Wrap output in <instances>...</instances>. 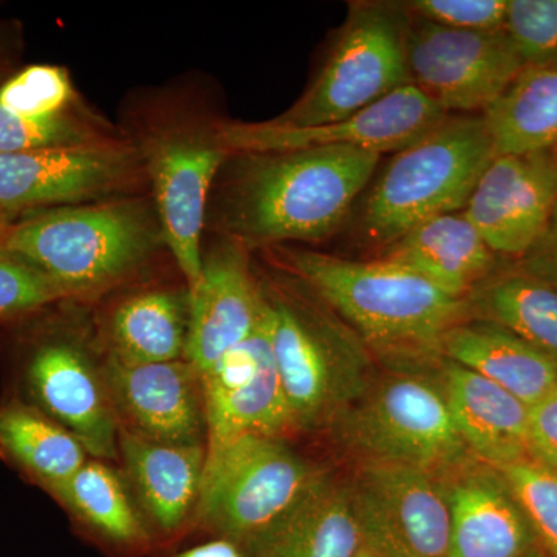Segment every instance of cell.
<instances>
[{
    "mask_svg": "<svg viewBox=\"0 0 557 557\" xmlns=\"http://www.w3.org/2000/svg\"><path fill=\"white\" fill-rule=\"evenodd\" d=\"M233 157L219 219L228 239L247 248L335 233L383 156L329 146Z\"/></svg>",
    "mask_w": 557,
    "mask_h": 557,
    "instance_id": "cell-1",
    "label": "cell"
},
{
    "mask_svg": "<svg viewBox=\"0 0 557 557\" xmlns=\"http://www.w3.org/2000/svg\"><path fill=\"white\" fill-rule=\"evenodd\" d=\"M287 270L358 333L386 354L438 351L440 341L467 321L469 299H458L413 271L387 260H350L278 249Z\"/></svg>",
    "mask_w": 557,
    "mask_h": 557,
    "instance_id": "cell-2",
    "label": "cell"
},
{
    "mask_svg": "<svg viewBox=\"0 0 557 557\" xmlns=\"http://www.w3.org/2000/svg\"><path fill=\"white\" fill-rule=\"evenodd\" d=\"M0 245L38 267L70 299L115 287L166 247L156 205L135 197L47 209L11 223Z\"/></svg>",
    "mask_w": 557,
    "mask_h": 557,
    "instance_id": "cell-3",
    "label": "cell"
},
{
    "mask_svg": "<svg viewBox=\"0 0 557 557\" xmlns=\"http://www.w3.org/2000/svg\"><path fill=\"white\" fill-rule=\"evenodd\" d=\"M496 156L482 116H448L387 161L362 208V236L387 248L428 220L463 211Z\"/></svg>",
    "mask_w": 557,
    "mask_h": 557,
    "instance_id": "cell-4",
    "label": "cell"
},
{
    "mask_svg": "<svg viewBox=\"0 0 557 557\" xmlns=\"http://www.w3.org/2000/svg\"><path fill=\"white\" fill-rule=\"evenodd\" d=\"M293 431L335 423L372 386L368 344L332 309L260 288Z\"/></svg>",
    "mask_w": 557,
    "mask_h": 557,
    "instance_id": "cell-5",
    "label": "cell"
},
{
    "mask_svg": "<svg viewBox=\"0 0 557 557\" xmlns=\"http://www.w3.org/2000/svg\"><path fill=\"white\" fill-rule=\"evenodd\" d=\"M324 475L284 438L244 435L207 450L197 516L212 533L247 547L298 507Z\"/></svg>",
    "mask_w": 557,
    "mask_h": 557,
    "instance_id": "cell-6",
    "label": "cell"
},
{
    "mask_svg": "<svg viewBox=\"0 0 557 557\" xmlns=\"http://www.w3.org/2000/svg\"><path fill=\"white\" fill-rule=\"evenodd\" d=\"M409 13L384 2L351 3L327 61L295 104L270 120L313 127L355 115L410 83L406 38Z\"/></svg>",
    "mask_w": 557,
    "mask_h": 557,
    "instance_id": "cell-7",
    "label": "cell"
},
{
    "mask_svg": "<svg viewBox=\"0 0 557 557\" xmlns=\"http://www.w3.org/2000/svg\"><path fill=\"white\" fill-rule=\"evenodd\" d=\"M14 392L79 440L87 454L119 458L120 421L104 368H97L83 336L58 322L32 327L14 351Z\"/></svg>",
    "mask_w": 557,
    "mask_h": 557,
    "instance_id": "cell-8",
    "label": "cell"
},
{
    "mask_svg": "<svg viewBox=\"0 0 557 557\" xmlns=\"http://www.w3.org/2000/svg\"><path fill=\"white\" fill-rule=\"evenodd\" d=\"M339 437L366 461L408 465L443 474L471 458L443 386L418 375L372 384L335 421Z\"/></svg>",
    "mask_w": 557,
    "mask_h": 557,
    "instance_id": "cell-9",
    "label": "cell"
},
{
    "mask_svg": "<svg viewBox=\"0 0 557 557\" xmlns=\"http://www.w3.org/2000/svg\"><path fill=\"white\" fill-rule=\"evenodd\" d=\"M146 178L152 186L164 244L196 287L203 263L201 236L209 193L231 152L220 137L219 121L182 119L153 127L138 143Z\"/></svg>",
    "mask_w": 557,
    "mask_h": 557,
    "instance_id": "cell-10",
    "label": "cell"
},
{
    "mask_svg": "<svg viewBox=\"0 0 557 557\" xmlns=\"http://www.w3.org/2000/svg\"><path fill=\"white\" fill-rule=\"evenodd\" d=\"M146 177L134 141L124 138L0 153V212L10 218L40 208H65L112 200Z\"/></svg>",
    "mask_w": 557,
    "mask_h": 557,
    "instance_id": "cell-11",
    "label": "cell"
},
{
    "mask_svg": "<svg viewBox=\"0 0 557 557\" xmlns=\"http://www.w3.org/2000/svg\"><path fill=\"white\" fill-rule=\"evenodd\" d=\"M362 547L375 557H449V507L434 472L364 461L348 485Z\"/></svg>",
    "mask_w": 557,
    "mask_h": 557,
    "instance_id": "cell-12",
    "label": "cell"
},
{
    "mask_svg": "<svg viewBox=\"0 0 557 557\" xmlns=\"http://www.w3.org/2000/svg\"><path fill=\"white\" fill-rule=\"evenodd\" d=\"M409 20L410 83L443 112H485L525 67L507 32H461Z\"/></svg>",
    "mask_w": 557,
    "mask_h": 557,
    "instance_id": "cell-13",
    "label": "cell"
},
{
    "mask_svg": "<svg viewBox=\"0 0 557 557\" xmlns=\"http://www.w3.org/2000/svg\"><path fill=\"white\" fill-rule=\"evenodd\" d=\"M448 116L428 95L408 84L355 115L321 126L281 127L269 121H219V131L231 156L329 146H347L384 156L408 148Z\"/></svg>",
    "mask_w": 557,
    "mask_h": 557,
    "instance_id": "cell-14",
    "label": "cell"
},
{
    "mask_svg": "<svg viewBox=\"0 0 557 557\" xmlns=\"http://www.w3.org/2000/svg\"><path fill=\"white\" fill-rule=\"evenodd\" d=\"M556 201L552 152L496 156L463 212L494 255L525 256L544 236Z\"/></svg>",
    "mask_w": 557,
    "mask_h": 557,
    "instance_id": "cell-15",
    "label": "cell"
},
{
    "mask_svg": "<svg viewBox=\"0 0 557 557\" xmlns=\"http://www.w3.org/2000/svg\"><path fill=\"white\" fill-rule=\"evenodd\" d=\"M104 376L120 429L161 445H205L203 384L185 358L137 368L108 358Z\"/></svg>",
    "mask_w": 557,
    "mask_h": 557,
    "instance_id": "cell-16",
    "label": "cell"
},
{
    "mask_svg": "<svg viewBox=\"0 0 557 557\" xmlns=\"http://www.w3.org/2000/svg\"><path fill=\"white\" fill-rule=\"evenodd\" d=\"M449 507V557H527L536 537L497 468L468 458L438 475Z\"/></svg>",
    "mask_w": 557,
    "mask_h": 557,
    "instance_id": "cell-17",
    "label": "cell"
},
{
    "mask_svg": "<svg viewBox=\"0 0 557 557\" xmlns=\"http://www.w3.org/2000/svg\"><path fill=\"white\" fill-rule=\"evenodd\" d=\"M262 311V292L248 265L247 248L225 239L203 255L196 287L189 289L185 359L200 375L251 335Z\"/></svg>",
    "mask_w": 557,
    "mask_h": 557,
    "instance_id": "cell-18",
    "label": "cell"
},
{
    "mask_svg": "<svg viewBox=\"0 0 557 557\" xmlns=\"http://www.w3.org/2000/svg\"><path fill=\"white\" fill-rule=\"evenodd\" d=\"M442 386L458 435L472 457L497 469L530 457L525 403L449 359Z\"/></svg>",
    "mask_w": 557,
    "mask_h": 557,
    "instance_id": "cell-19",
    "label": "cell"
},
{
    "mask_svg": "<svg viewBox=\"0 0 557 557\" xmlns=\"http://www.w3.org/2000/svg\"><path fill=\"white\" fill-rule=\"evenodd\" d=\"M381 259L420 274L458 299H468L496 263V255L463 211L421 223L387 247Z\"/></svg>",
    "mask_w": 557,
    "mask_h": 557,
    "instance_id": "cell-20",
    "label": "cell"
},
{
    "mask_svg": "<svg viewBox=\"0 0 557 557\" xmlns=\"http://www.w3.org/2000/svg\"><path fill=\"white\" fill-rule=\"evenodd\" d=\"M189 289L149 287L115 304L104 325L108 358L126 368L185 358Z\"/></svg>",
    "mask_w": 557,
    "mask_h": 557,
    "instance_id": "cell-21",
    "label": "cell"
},
{
    "mask_svg": "<svg viewBox=\"0 0 557 557\" xmlns=\"http://www.w3.org/2000/svg\"><path fill=\"white\" fill-rule=\"evenodd\" d=\"M247 557H355L361 530L350 487L324 475L281 522L255 539Z\"/></svg>",
    "mask_w": 557,
    "mask_h": 557,
    "instance_id": "cell-22",
    "label": "cell"
},
{
    "mask_svg": "<svg viewBox=\"0 0 557 557\" xmlns=\"http://www.w3.org/2000/svg\"><path fill=\"white\" fill-rule=\"evenodd\" d=\"M438 351L515 395L528 408L557 384V366L515 333L487 321H463L440 341Z\"/></svg>",
    "mask_w": 557,
    "mask_h": 557,
    "instance_id": "cell-23",
    "label": "cell"
},
{
    "mask_svg": "<svg viewBox=\"0 0 557 557\" xmlns=\"http://www.w3.org/2000/svg\"><path fill=\"white\" fill-rule=\"evenodd\" d=\"M119 453L149 518L177 530L197 507L207 446L161 445L120 429Z\"/></svg>",
    "mask_w": 557,
    "mask_h": 557,
    "instance_id": "cell-24",
    "label": "cell"
},
{
    "mask_svg": "<svg viewBox=\"0 0 557 557\" xmlns=\"http://www.w3.org/2000/svg\"><path fill=\"white\" fill-rule=\"evenodd\" d=\"M0 458L51 494L87 461L79 440L16 397L0 401Z\"/></svg>",
    "mask_w": 557,
    "mask_h": 557,
    "instance_id": "cell-25",
    "label": "cell"
},
{
    "mask_svg": "<svg viewBox=\"0 0 557 557\" xmlns=\"http://www.w3.org/2000/svg\"><path fill=\"white\" fill-rule=\"evenodd\" d=\"M497 156L549 152L557 146V60L525 65L482 113Z\"/></svg>",
    "mask_w": 557,
    "mask_h": 557,
    "instance_id": "cell-26",
    "label": "cell"
},
{
    "mask_svg": "<svg viewBox=\"0 0 557 557\" xmlns=\"http://www.w3.org/2000/svg\"><path fill=\"white\" fill-rule=\"evenodd\" d=\"M483 321L515 333L557 366V288L536 277L512 276L475 298Z\"/></svg>",
    "mask_w": 557,
    "mask_h": 557,
    "instance_id": "cell-27",
    "label": "cell"
},
{
    "mask_svg": "<svg viewBox=\"0 0 557 557\" xmlns=\"http://www.w3.org/2000/svg\"><path fill=\"white\" fill-rule=\"evenodd\" d=\"M75 518L120 544H137L143 525L120 475L102 461H89L50 494Z\"/></svg>",
    "mask_w": 557,
    "mask_h": 557,
    "instance_id": "cell-28",
    "label": "cell"
},
{
    "mask_svg": "<svg viewBox=\"0 0 557 557\" xmlns=\"http://www.w3.org/2000/svg\"><path fill=\"white\" fill-rule=\"evenodd\" d=\"M116 137L112 126L75 104L57 115H14L0 108V153L30 152V150L70 148L94 145Z\"/></svg>",
    "mask_w": 557,
    "mask_h": 557,
    "instance_id": "cell-29",
    "label": "cell"
},
{
    "mask_svg": "<svg viewBox=\"0 0 557 557\" xmlns=\"http://www.w3.org/2000/svg\"><path fill=\"white\" fill-rule=\"evenodd\" d=\"M545 555L557 557V468L527 457L498 469Z\"/></svg>",
    "mask_w": 557,
    "mask_h": 557,
    "instance_id": "cell-30",
    "label": "cell"
},
{
    "mask_svg": "<svg viewBox=\"0 0 557 557\" xmlns=\"http://www.w3.org/2000/svg\"><path fill=\"white\" fill-rule=\"evenodd\" d=\"M65 300L70 296L57 282L0 245V322L27 321Z\"/></svg>",
    "mask_w": 557,
    "mask_h": 557,
    "instance_id": "cell-31",
    "label": "cell"
},
{
    "mask_svg": "<svg viewBox=\"0 0 557 557\" xmlns=\"http://www.w3.org/2000/svg\"><path fill=\"white\" fill-rule=\"evenodd\" d=\"M78 104L67 72L54 65H32L0 87V108L14 115H57Z\"/></svg>",
    "mask_w": 557,
    "mask_h": 557,
    "instance_id": "cell-32",
    "label": "cell"
},
{
    "mask_svg": "<svg viewBox=\"0 0 557 557\" xmlns=\"http://www.w3.org/2000/svg\"><path fill=\"white\" fill-rule=\"evenodd\" d=\"M505 32L525 65L557 60V0H509Z\"/></svg>",
    "mask_w": 557,
    "mask_h": 557,
    "instance_id": "cell-33",
    "label": "cell"
},
{
    "mask_svg": "<svg viewBox=\"0 0 557 557\" xmlns=\"http://www.w3.org/2000/svg\"><path fill=\"white\" fill-rule=\"evenodd\" d=\"M509 0H413L405 10L418 20L461 32L505 30Z\"/></svg>",
    "mask_w": 557,
    "mask_h": 557,
    "instance_id": "cell-34",
    "label": "cell"
},
{
    "mask_svg": "<svg viewBox=\"0 0 557 557\" xmlns=\"http://www.w3.org/2000/svg\"><path fill=\"white\" fill-rule=\"evenodd\" d=\"M528 453L534 460L557 468V384L530 408Z\"/></svg>",
    "mask_w": 557,
    "mask_h": 557,
    "instance_id": "cell-35",
    "label": "cell"
},
{
    "mask_svg": "<svg viewBox=\"0 0 557 557\" xmlns=\"http://www.w3.org/2000/svg\"><path fill=\"white\" fill-rule=\"evenodd\" d=\"M530 255H534V260L542 269L555 271L557 277V201L549 215L544 236Z\"/></svg>",
    "mask_w": 557,
    "mask_h": 557,
    "instance_id": "cell-36",
    "label": "cell"
},
{
    "mask_svg": "<svg viewBox=\"0 0 557 557\" xmlns=\"http://www.w3.org/2000/svg\"><path fill=\"white\" fill-rule=\"evenodd\" d=\"M175 557H247L242 553L239 545L234 542L220 539V541L209 542L200 547L190 548L188 552L180 553Z\"/></svg>",
    "mask_w": 557,
    "mask_h": 557,
    "instance_id": "cell-37",
    "label": "cell"
},
{
    "mask_svg": "<svg viewBox=\"0 0 557 557\" xmlns=\"http://www.w3.org/2000/svg\"><path fill=\"white\" fill-rule=\"evenodd\" d=\"M10 225V220L0 219V237H2V234L5 233L7 228H9Z\"/></svg>",
    "mask_w": 557,
    "mask_h": 557,
    "instance_id": "cell-38",
    "label": "cell"
},
{
    "mask_svg": "<svg viewBox=\"0 0 557 557\" xmlns=\"http://www.w3.org/2000/svg\"><path fill=\"white\" fill-rule=\"evenodd\" d=\"M355 557H375V556H373L372 553H370L368 548L362 547L361 549H359L358 555Z\"/></svg>",
    "mask_w": 557,
    "mask_h": 557,
    "instance_id": "cell-39",
    "label": "cell"
},
{
    "mask_svg": "<svg viewBox=\"0 0 557 557\" xmlns=\"http://www.w3.org/2000/svg\"><path fill=\"white\" fill-rule=\"evenodd\" d=\"M527 557H549L548 555H545L544 552H539V549H534L531 555H528Z\"/></svg>",
    "mask_w": 557,
    "mask_h": 557,
    "instance_id": "cell-40",
    "label": "cell"
},
{
    "mask_svg": "<svg viewBox=\"0 0 557 557\" xmlns=\"http://www.w3.org/2000/svg\"><path fill=\"white\" fill-rule=\"evenodd\" d=\"M0 219H3V220H13V218H10V215H5V214H2V212H0Z\"/></svg>",
    "mask_w": 557,
    "mask_h": 557,
    "instance_id": "cell-41",
    "label": "cell"
},
{
    "mask_svg": "<svg viewBox=\"0 0 557 557\" xmlns=\"http://www.w3.org/2000/svg\"><path fill=\"white\" fill-rule=\"evenodd\" d=\"M549 152H552V153H553V157H555V160H556V163H557V146H556V148H555V149L549 150Z\"/></svg>",
    "mask_w": 557,
    "mask_h": 557,
    "instance_id": "cell-42",
    "label": "cell"
},
{
    "mask_svg": "<svg viewBox=\"0 0 557 557\" xmlns=\"http://www.w3.org/2000/svg\"><path fill=\"white\" fill-rule=\"evenodd\" d=\"M553 285H555V287L557 288V277H556V282H555V284H553Z\"/></svg>",
    "mask_w": 557,
    "mask_h": 557,
    "instance_id": "cell-43",
    "label": "cell"
}]
</instances>
